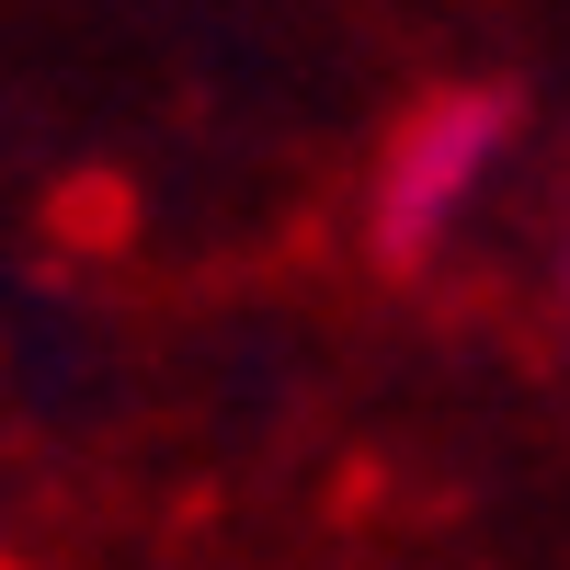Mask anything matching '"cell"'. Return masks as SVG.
Wrapping results in <instances>:
<instances>
[{
	"label": "cell",
	"instance_id": "obj_1",
	"mask_svg": "<svg viewBox=\"0 0 570 570\" xmlns=\"http://www.w3.org/2000/svg\"><path fill=\"white\" fill-rule=\"evenodd\" d=\"M502 149V115L491 104H445V115H422L400 137V160H389V240H434V228L468 206V183L491 171Z\"/></svg>",
	"mask_w": 570,
	"mask_h": 570
}]
</instances>
